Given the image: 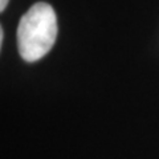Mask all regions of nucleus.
I'll list each match as a JSON object with an SVG mask.
<instances>
[{
	"label": "nucleus",
	"mask_w": 159,
	"mask_h": 159,
	"mask_svg": "<svg viewBox=\"0 0 159 159\" xmlns=\"http://www.w3.org/2000/svg\"><path fill=\"white\" fill-rule=\"evenodd\" d=\"M57 17L47 3L33 4L20 19L17 28L19 53L28 62L43 58L54 45L57 37Z\"/></svg>",
	"instance_id": "1"
},
{
	"label": "nucleus",
	"mask_w": 159,
	"mask_h": 159,
	"mask_svg": "<svg viewBox=\"0 0 159 159\" xmlns=\"http://www.w3.org/2000/svg\"><path fill=\"white\" fill-rule=\"evenodd\" d=\"M8 4V0H0V11H4Z\"/></svg>",
	"instance_id": "2"
}]
</instances>
